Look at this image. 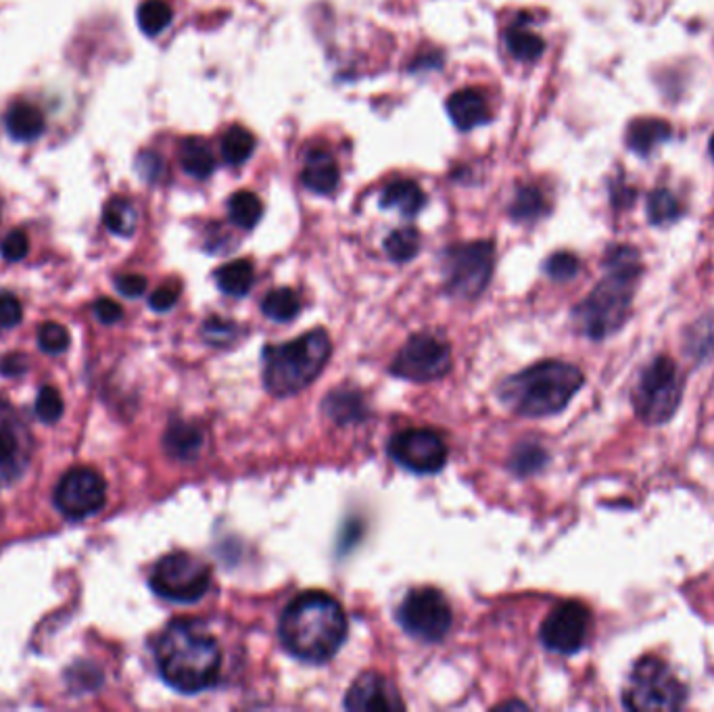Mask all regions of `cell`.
Here are the masks:
<instances>
[{"label":"cell","mask_w":714,"mask_h":712,"mask_svg":"<svg viewBox=\"0 0 714 712\" xmlns=\"http://www.w3.org/2000/svg\"><path fill=\"white\" fill-rule=\"evenodd\" d=\"M347 614L328 593L297 596L280 616V639L295 658L320 664L337 656L347 639Z\"/></svg>","instance_id":"6da1fadb"},{"label":"cell","mask_w":714,"mask_h":712,"mask_svg":"<svg viewBox=\"0 0 714 712\" xmlns=\"http://www.w3.org/2000/svg\"><path fill=\"white\" fill-rule=\"evenodd\" d=\"M155 660L161 679L188 696L216 685L222 671L218 642L190 621L168 625L155 646Z\"/></svg>","instance_id":"7a4b0ae2"},{"label":"cell","mask_w":714,"mask_h":712,"mask_svg":"<svg viewBox=\"0 0 714 712\" xmlns=\"http://www.w3.org/2000/svg\"><path fill=\"white\" fill-rule=\"evenodd\" d=\"M641 276V261L635 249L616 247L606 257V276L575 310L573 320L581 335L602 341L631 316L633 293Z\"/></svg>","instance_id":"3957f363"},{"label":"cell","mask_w":714,"mask_h":712,"mask_svg":"<svg viewBox=\"0 0 714 712\" xmlns=\"http://www.w3.org/2000/svg\"><path fill=\"white\" fill-rule=\"evenodd\" d=\"M585 383L583 372L562 360H545L502 383L499 397L520 416L541 418L562 412Z\"/></svg>","instance_id":"277c9868"},{"label":"cell","mask_w":714,"mask_h":712,"mask_svg":"<svg viewBox=\"0 0 714 712\" xmlns=\"http://www.w3.org/2000/svg\"><path fill=\"white\" fill-rule=\"evenodd\" d=\"M332 353V343L324 328L307 335L270 345L264 351V383L274 397H289L312 385L326 368Z\"/></svg>","instance_id":"5b68a950"},{"label":"cell","mask_w":714,"mask_h":712,"mask_svg":"<svg viewBox=\"0 0 714 712\" xmlns=\"http://www.w3.org/2000/svg\"><path fill=\"white\" fill-rule=\"evenodd\" d=\"M685 698V685L671 673L669 664L656 656H644L635 662L623 692V704L639 712L679 710Z\"/></svg>","instance_id":"8992f818"},{"label":"cell","mask_w":714,"mask_h":712,"mask_svg":"<svg viewBox=\"0 0 714 712\" xmlns=\"http://www.w3.org/2000/svg\"><path fill=\"white\" fill-rule=\"evenodd\" d=\"M681 399L683 378L677 364L666 355H658L644 368L635 385L633 408L637 416L650 426L664 424L675 416Z\"/></svg>","instance_id":"52a82bcc"},{"label":"cell","mask_w":714,"mask_h":712,"mask_svg":"<svg viewBox=\"0 0 714 712\" xmlns=\"http://www.w3.org/2000/svg\"><path fill=\"white\" fill-rule=\"evenodd\" d=\"M211 585V568L193 554L163 556L151 573V589L159 598L176 604L199 602Z\"/></svg>","instance_id":"ba28073f"},{"label":"cell","mask_w":714,"mask_h":712,"mask_svg":"<svg viewBox=\"0 0 714 712\" xmlns=\"http://www.w3.org/2000/svg\"><path fill=\"white\" fill-rule=\"evenodd\" d=\"M493 245L487 241L451 247L445 255V289L460 299H476L493 274Z\"/></svg>","instance_id":"9c48e42d"},{"label":"cell","mask_w":714,"mask_h":712,"mask_svg":"<svg viewBox=\"0 0 714 712\" xmlns=\"http://www.w3.org/2000/svg\"><path fill=\"white\" fill-rule=\"evenodd\" d=\"M397 619L410 635L428 644H437L449 633L454 614L443 593L435 587L412 589L401 602Z\"/></svg>","instance_id":"30bf717a"},{"label":"cell","mask_w":714,"mask_h":712,"mask_svg":"<svg viewBox=\"0 0 714 712\" xmlns=\"http://www.w3.org/2000/svg\"><path fill=\"white\" fill-rule=\"evenodd\" d=\"M451 368L449 343L431 332H418L399 349L391 372L414 383H431L445 376Z\"/></svg>","instance_id":"8fae6325"},{"label":"cell","mask_w":714,"mask_h":712,"mask_svg":"<svg viewBox=\"0 0 714 712\" xmlns=\"http://www.w3.org/2000/svg\"><path fill=\"white\" fill-rule=\"evenodd\" d=\"M107 485L92 468H71L55 489V506L69 520H84L103 510Z\"/></svg>","instance_id":"7c38bea8"},{"label":"cell","mask_w":714,"mask_h":712,"mask_svg":"<svg viewBox=\"0 0 714 712\" xmlns=\"http://www.w3.org/2000/svg\"><path fill=\"white\" fill-rule=\"evenodd\" d=\"M591 631V612L585 604L568 600L558 604L545 616L541 625V642L556 654L579 652Z\"/></svg>","instance_id":"4fadbf2b"},{"label":"cell","mask_w":714,"mask_h":712,"mask_svg":"<svg viewBox=\"0 0 714 712\" xmlns=\"http://www.w3.org/2000/svg\"><path fill=\"white\" fill-rule=\"evenodd\" d=\"M391 458L416 474H435L447 462V445L431 429H408L397 433L389 443Z\"/></svg>","instance_id":"5bb4252c"},{"label":"cell","mask_w":714,"mask_h":712,"mask_svg":"<svg viewBox=\"0 0 714 712\" xmlns=\"http://www.w3.org/2000/svg\"><path fill=\"white\" fill-rule=\"evenodd\" d=\"M345 708L355 712L366 710H403L406 704L399 698L395 685L378 673L357 677L345 696Z\"/></svg>","instance_id":"9a60e30c"},{"label":"cell","mask_w":714,"mask_h":712,"mask_svg":"<svg viewBox=\"0 0 714 712\" xmlns=\"http://www.w3.org/2000/svg\"><path fill=\"white\" fill-rule=\"evenodd\" d=\"M447 113L460 130H472L474 126H479L487 122L489 109L487 101L483 99L481 92H476L472 88L458 90L447 99Z\"/></svg>","instance_id":"2e32d148"},{"label":"cell","mask_w":714,"mask_h":712,"mask_svg":"<svg viewBox=\"0 0 714 712\" xmlns=\"http://www.w3.org/2000/svg\"><path fill=\"white\" fill-rule=\"evenodd\" d=\"M203 441H205L203 431L197 429L195 424L176 420L170 424V429L165 431L163 447L165 452L170 454V458L180 462H190L201 454Z\"/></svg>","instance_id":"e0dca14e"},{"label":"cell","mask_w":714,"mask_h":712,"mask_svg":"<svg viewBox=\"0 0 714 712\" xmlns=\"http://www.w3.org/2000/svg\"><path fill=\"white\" fill-rule=\"evenodd\" d=\"M301 180L305 188H309L312 193L328 195L335 191L339 184L337 163L332 161V157L326 151H309Z\"/></svg>","instance_id":"ac0fdd59"},{"label":"cell","mask_w":714,"mask_h":712,"mask_svg":"<svg viewBox=\"0 0 714 712\" xmlns=\"http://www.w3.org/2000/svg\"><path fill=\"white\" fill-rule=\"evenodd\" d=\"M669 138L671 124L660 120V117H639V120H633L629 124L627 130V145L639 155H648L660 142Z\"/></svg>","instance_id":"d6986e66"},{"label":"cell","mask_w":714,"mask_h":712,"mask_svg":"<svg viewBox=\"0 0 714 712\" xmlns=\"http://www.w3.org/2000/svg\"><path fill=\"white\" fill-rule=\"evenodd\" d=\"M5 126L13 140L30 142L42 136L46 128V120H44V113L38 107L30 103H17L7 111Z\"/></svg>","instance_id":"ffe728a7"},{"label":"cell","mask_w":714,"mask_h":712,"mask_svg":"<svg viewBox=\"0 0 714 712\" xmlns=\"http://www.w3.org/2000/svg\"><path fill=\"white\" fill-rule=\"evenodd\" d=\"M380 205L399 209L401 216L414 218L424 205V193L412 180H395L380 195Z\"/></svg>","instance_id":"44dd1931"},{"label":"cell","mask_w":714,"mask_h":712,"mask_svg":"<svg viewBox=\"0 0 714 712\" xmlns=\"http://www.w3.org/2000/svg\"><path fill=\"white\" fill-rule=\"evenodd\" d=\"M180 163L186 174L209 178L216 170V157L203 138H186L180 142Z\"/></svg>","instance_id":"7402d4cb"},{"label":"cell","mask_w":714,"mask_h":712,"mask_svg":"<svg viewBox=\"0 0 714 712\" xmlns=\"http://www.w3.org/2000/svg\"><path fill=\"white\" fill-rule=\"evenodd\" d=\"M216 282H218L222 293H226L230 297H245L255 282L253 264L247 259L230 261V264L222 266L216 272Z\"/></svg>","instance_id":"603a6c76"},{"label":"cell","mask_w":714,"mask_h":712,"mask_svg":"<svg viewBox=\"0 0 714 712\" xmlns=\"http://www.w3.org/2000/svg\"><path fill=\"white\" fill-rule=\"evenodd\" d=\"M326 414L339 422V424H349L357 422L366 416V403L364 397L357 391H347V389H337L332 391L324 403Z\"/></svg>","instance_id":"cb8c5ba5"},{"label":"cell","mask_w":714,"mask_h":712,"mask_svg":"<svg viewBox=\"0 0 714 712\" xmlns=\"http://www.w3.org/2000/svg\"><path fill=\"white\" fill-rule=\"evenodd\" d=\"M261 310L274 322H291L301 312V299L293 289H274L261 303Z\"/></svg>","instance_id":"d4e9b609"},{"label":"cell","mask_w":714,"mask_h":712,"mask_svg":"<svg viewBox=\"0 0 714 712\" xmlns=\"http://www.w3.org/2000/svg\"><path fill=\"white\" fill-rule=\"evenodd\" d=\"M103 220H105V226L113 234H117V236H132L134 230H136L138 216H136L134 205L128 199L115 197L105 205Z\"/></svg>","instance_id":"484cf974"},{"label":"cell","mask_w":714,"mask_h":712,"mask_svg":"<svg viewBox=\"0 0 714 712\" xmlns=\"http://www.w3.org/2000/svg\"><path fill=\"white\" fill-rule=\"evenodd\" d=\"M255 149V136L241 128V126H232L224 132L222 138V157L228 165H241L245 163Z\"/></svg>","instance_id":"4316f807"},{"label":"cell","mask_w":714,"mask_h":712,"mask_svg":"<svg viewBox=\"0 0 714 712\" xmlns=\"http://www.w3.org/2000/svg\"><path fill=\"white\" fill-rule=\"evenodd\" d=\"M228 213H230V220L236 226L251 230L261 220V213H264V207H261V201L253 193L241 191V193H236V195L230 197Z\"/></svg>","instance_id":"83f0119b"},{"label":"cell","mask_w":714,"mask_h":712,"mask_svg":"<svg viewBox=\"0 0 714 712\" xmlns=\"http://www.w3.org/2000/svg\"><path fill=\"white\" fill-rule=\"evenodd\" d=\"M172 23V7L165 0H145L138 9V26L147 36H157Z\"/></svg>","instance_id":"f1b7e54d"},{"label":"cell","mask_w":714,"mask_h":712,"mask_svg":"<svg viewBox=\"0 0 714 712\" xmlns=\"http://www.w3.org/2000/svg\"><path fill=\"white\" fill-rule=\"evenodd\" d=\"M385 251L387 255L397 261V264H403V261H410L418 255L420 251V234L414 228H401L395 230L387 236L385 241Z\"/></svg>","instance_id":"f546056e"},{"label":"cell","mask_w":714,"mask_h":712,"mask_svg":"<svg viewBox=\"0 0 714 712\" xmlns=\"http://www.w3.org/2000/svg\"><path fill=\"white\" fill-rule=\"evenodd\" d=\"M508 51L520 59V61H535L541 57L545 42L537 34L525 30V28H512L506 36Z\"/></svg>","instance_id":"4dcf8cb0"},{"label":"cell","mask_w":714,"mask_h":712,"mask_svg":"<svg viewBox=\"0 0 714 712\" xmlns=\"http://www.w3.org/2000/svg\"><path fill=\"white\" fill-rule=\"evenodd\" d=\"M683 213V207L679 203V199L669 193V191H664V188H658V191H654L650 195V201H648V218L652 224H669V222H675L679 216Z\"/></svg>","instance_id":"1f68e13d"},{"label":"cell","mask_w":714,"mask_h":712,"mask_svg":"<svg viewBox=\"0 0 714 712\" xmlns=\"http://www.w3.org/2000/svg\"><path fill=\"white\" fill-rule=\"evenodd\" d=\"M21 460V441L13 426L0 422V477H11L17 474Z\"/></svg>","instance_id":"d6a6232c"},{"label":"cell","mask_w":714,"mask_h":712,"mask_svg":"<svg viewBox=\"0 0 714 712\" xmlns=\"http://www.w3.org/2000/svg\"><path fill=\"white\" fill-rule=\"evenodd\" d=\"M510 213H512V218L518 220V222H533L539 216H543V213H545V199H543L541 191H537V188H533V186L520 188Z\"/></svg>","instance_id":"836d02e7"},{"label":"cell","mask_w":714,"mask_h":712,"mask_svg":"<svg viewBox=\"0 0 714 712\" xmlns=\"http://www.w3.org/2000/svg\"><path fill=\"white\" fill-rule=\"evenodd\" d=\"M545 462H547V454L543 447H539L537 443H522L516 449L510 466L516 474H520V477H527V474L539 472L545 466Z\"/></svg>","instance_id":"e575fe53"},{"label":"cell","mask_w":714,"mask_h":712,"mask_svg":"<svg viewBox=\"0 0 714 712\" xmlns=\"http://www.w3.org/2000/svg\"><path fill=\"white\" fill-rule=\"evenodd\" d=\"M38 347L49 353V355H59L67 351L69 347V330L61 326L59 322H46L38 330Z\"/></svg>","instance_id":"d590c367"},{"label":"cell","mask_w":714,"mask_h":712,"mask_svg":"<svg viewBox=\"0 0 714 712\" xmlns=\"http://www.w3.org/2000/svg\"><path fill=\"white\" fill-rule=\"evenodd\" d=\"M63 399L59 395V391L55 387H42L38 391V397H36V416L46 422V424H55L57 420H61L63 416Z\"/></svg>","instance_id":"8d00e7d4"},{"label":"cell","mask_w":714,"mask_h":712,"mask_svg":"<svg viewBox=\"0 0 714 712\" xmlns=\"http://www.w3.org/2000/svg\"><path fill=\"white\" fill-rule=\"evenodd\" d=\"M203 337L213 345V347H226L238 337V326L230 320L224 318H209L203 324Z\"/></svg>","instance_id":"74e56055"},{"label":"cell","mask_w":714,"mask_h":712,"mask_svg":"<svg viewBox=\"0 0 714 712\" xmlns=\"http://www.w3.org/2000/svg\"><path fill=\"white\" fill-rule=\"evenodd\" d=\"M581 261L577 255L568 253V251H560L554 253L550 259H547L545 264V272L550 274L554 280H570L579 274Z\"/></svg>","instance_id":"f35d334b"},{"label":"cell","mask_w":714,"mask_h":712,"mask_svg":"<svg viewBox=\"0 0 714 712\" xmlns=\"http://www.w3.org/2000/svg\"><path fill=\"white\" fill-rule=\"evenodd\" d=\"M714 337V316L700 320L696 326H692L687 337V347L689 351L696 353V358H704L706 353H712L706 345V339Z\"/></svg>","instance_id":"ab89813d"},{"label":"cell","mask_w":714,"mask_h":712,"mask_svg":"<svg viewBox=\"0 0 714 712\" xmlns=\"http://www.w3.org/2000/svg\"><path fill=\"white\" fill-rule=\"evenodd\" d=\"M30 251V241L23 230H13L9 232L3 243H0V255L7 261H21Z\"/></svg>","instance_id":"60d3db41"},{"label":"cell","mask_w":714,"mask_h":712,"mask_svg":"<svg viewBox=\"0 0 714 712\" xmlns=\"http://www.w3.org/2000/svg\"><path fill=\"white\" fill-rule=\"evenodd\" d=\"M178 297H180V287L176 282H170V284H163V287H159L151 295L149 305H151V310L163 314V312L172 310V307L178 303Z\"/></svg>","instance_id":"b9f144b4"},{"label":"cell","mask_w":714,"mask_h":712,"mask_svg":"<svg viewBox=\"0 0 714 712\" xmlns=\"http://www.w3.org/2000/svg\"><path fill=\"white\" fill-rule=\"evenodd\" d=\"M136 168H138V174L145 178L147 182H159L163 172H165V165H163V159L153 153V151H145L142 153L138 159H136Z\"/></svg>","instance_id":"7bdbcfd3"},{"label":"cell","mask_w":714,"mask_h":712,"mask_svg":"<svg viewBox=\"0 0 714 712\" xmlns=\"http://www.w3.org/2000/svg\"><path fill=\"white\" fill-rule=\"evenodd\" d=\"M23 318L21 303L15 295H0V328H15Z\"/></svg>","instance_id":"ee69618b"},{"label":"cell","mask_w":714,"mask_h":712,"mask_svg":"<svg viewBox=\"0 0 714 712\" xmlns=\"http://www.w3.org/2000/svg\"><path fill=\"white\" fill-rule=\"evenodd\" d=\"M115 289L119 295H124L128 299H136L140 295H145L147 291V278L145 276H140V274H126V276H119L115 280Z\"/></svg>","instance_id":"f6af8a7d"},{"label":"cell","mask_w":714,"mask_h":712,"mask_svg":"<svg viewBox=\"0 0 714 712\" xmlns=\"http://www.w3.org/2000/svg\"><path fill=\"white\" fill-rule=\"evenodd\" d=\"M94 316L103 324H115L124 318V310L113 299H99L94 303Z\"/></svg>","instance_id":"bcb514c9"},{"label":"cell","mask_w":714,"mask_h":712,"mask_svg":"<svg viewBox=\"0 0 714 712\" xmlns=\"http://www.w3.org/2000/svg\"><path fill=\"white\" fill-rule=\"evenodd\" d=\"M28 372V358L23 353H11L0 362V374L5 376H21Z\"/></svg>","instance_id":"7dc6e473"},{"label":"cell","mask_w":714,"mask_h":712,"mask_svg":"<svg viewBox=\"0 0 714 712\" xmlns=\"http://www.w3.org/2000/svg\"><path fill=\"white\" fill-rule=\"evenodd\" d=\"M710 153H712V159H714V136L710 138Z\"/></svg>","instance_id":"c3c4849f"}]
</instances>
